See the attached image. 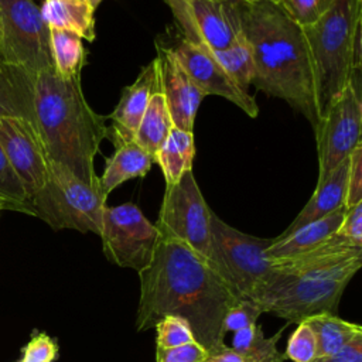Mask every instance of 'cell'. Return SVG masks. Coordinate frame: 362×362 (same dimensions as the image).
<instances>
[{"label": "cell", "mask_w": 362, "mask_h": 362, "mask_svg": "<svg viewBox=\"0 0 362 362\" xmlns=\"http://www.w3.org/2000/svg\"><path fill=\"white\" fill-rule=\"evenodd\" d=\"M136 331H147L165 315L188 321L195 341L209 355L223 349L222 321L240 298L212 264L184 242L160 235L150 264L139 272Z\"/></svg>", "instance_id": "6da1fadb"}, {"label": "cell", "mask_w": 362, "mask_h": 362, "mask_svg": "<svg viewBox=\"0 0 362 362\" xmlns=\"http://www.w3.org/2000/svg\"><path fill=\"white\" fill-rule=\"evenodd\" d=\"M233 10L253 54L252 85L286 100L315 127L318 117L313 71L303 28L269 1L233 0Z\"/></svg>", "instance_id": "7a4b0ae2"}, {"label": "cell", "mask_w": 362, "mask_h": 362, "mask_svg": "<svg viewBox=\"0 0 362 362\" xmlns=\"http://www.w3.org/2000/svg\"><path fill=\"white\" fill-rule=\"evenodd\" d=\"M34 123L48 161L58 163L90 185H99L95 157L107 126L86 102L81 76L64 79L52 68L33 82Z\"/></svg>", "instance_id": "3957f363"}, {"label": "cell", "mask_w": 362, "mask_h": 362, "mask_svg": "<svg viewBox=\"0 0 362 362\" xmlns=\"http://www.w3.org/2000/svg\"><path fill=\"white\" fill-rule=\"evenodd\" d=\"M361 25L362 0H334L317 23L303 28L310 52L318 122L351 78L354 37Z\"/></svg>", "instance_id": "277c9868"}, {"label": "cell", "mask_w": 362, "mask_h": 362, "mask_svg": "<svg viewBox=\"0 0 362 362\" xmlns=\"http://www.w3.org/2000/svg\"><path fill=\"white\" fill-rule=\"evenodd\" d=\"M362 266V256L300 274H270L255 303L287 322H301L314 315H337L342 293Z\"/></svg>", "instance_id": "5b68a950"}, {"label": "cell", "mask_w": 362, "mask_h": 362, "mask_svg": "<svg viewBox=\"0 0 362 362\" xmlns=\"http://www.w3.org/2000/svg\"><path fill=\"white\" fill-rule=\"evenodd\" d=\"M106 199L100 185L86 184L64 165L49 161L48 181L28 198L27 215L42 219L55 230L99 235Z\"/></svg>", "instance_id": "8992f818"}, {"label": "cell", "mask_w": 362, "mask_h": 362, "mask_svg": "<svg viewBox=\"0 0 362 362\" xmlns=\"http://www.w3.org/2000/svg\"><path fill=\"white\" fill-rule=\"evenodd\" d=\"M272 239L247 235L211 214V264L229 288L245 300L255 301L272 274L266 255Z\"/></svg>", "instance_id": "52a82bcc"}, {"label": "cell", "mask_w": 362, "mask_h": 362, "mask_svg": "<svg viewBox=\"0 0 362 362\" xmlns=\"http://www.w3.org/2000/svg\"><path fill=\"white\" fill-rule=\"evenodd\" d=\"M0 57L35 76L52 68L49 27L33 0H0Z\"/></svg>", "instance_id": "ba28073f"}, {"label": "cell", "mask_w": 362, "mask_h": 362, "mask_svg": "<svg viewBox=\"0 0 362 362\" xmlns=\"http://www.w3.org/2000/svg\"><path fill=\"white\" fill-rule=\"evenodd\" d=\"M361 69H352L341 95L314 127L318 153L317 182L346 160L361 143L362 124Z\"/></svg>", "instance_id": "9c48e42d"}, {"label": "cell", "mask_w": 362, "mask_h": 362, "mask_svg": "<svg viewBox=\"0 0 362 362\" xmlns=\"http://www.w3.org/2000/svg\"><path fill=\"white\" fill-rule=\"evenodd\" d=\"M211 214L194 173L189 170L175 184L165 185L154 225L160 235L184 242L211 263Z\"/></svg>", "instance_id": "30bf717a"}, {"label": "cell", "mask_w": 362, "mask_h": 362, "mask_svg": "<svg viewBox=\"0 0 362 362\" xmlns=\"http://www.w3.org/2000/svg\"><path fill=\"white\" fill-rule=\"evenodd\" d=\"M99 236L110 263L139 273L150 264L160 233L136 204L126 202L105 206Z\"/></svg>", "instance_id": "8fae6325"}, {"label": "cell", "mask_w": 362, "mask_h": 362, "mask_svg": "<svg viewBox=\"0 0 362 362\" xmlns=\"http://www.w3.org/2000/svg\"><path fill=\"white\" fill-rule=\"evenodd\" d=\"M185 40L209 49H223L238 33L233 0H164Z\"/></svg>", "instance_id": "7c38bea8"}, {"label": "cell", "mask_w": 362, "mask_h": 362, "mask_svg": "<svg viewBox=\"0 0 362 362\" xmlns=\"http://www.w3.org/2000/svg\"><path fill=\"white\" fill-rule=\"evenodd\" d=\"M0 147L28 198L45 185L49 161L38 132L28 120L16 116L0 117Z\"/></svg>", "instance_id": "4fadbf2b"}, {"label": "cell", "mask_w": 362, "mask_h": 362, "mask_svg": "<svg viewBox=\"0 0 362 362\" xmlns=\"http://www.w3.org/2000/svg\"><path fill=\"white\" fill-rule=\"evenodd\" d=\"M170 49L205 96H221L236 105L250 117L259 115V106L255 98L250 96L247 90L240 89L228 76L212 58L206 47L181 38L177 45L170 47Z\"/></svg>", "instance_id": "5bb4252c"}, {"label": "cell", "mask_w": 362, "mask_h": 362, "mask_svg": "<svg viewBox=\"0 0 362 362\" xmlns=\"http://www.w3.org/2000/svg\"><path fill=\"white\" fill-rule=\"evenodd\" d=\"M154 62L157 85L164 96L173 126L185 132H194L195 116L205 95L194 83L170 48L157 44Z\"/></svg>", "instance_id": "9a60e30c"}, {"label": "cell", "mask_w": 362, "mask_h": 362, "mask_svg": "<svg viewBox=\"0 0 362 362\" xmlns=\"http://www.w3.org/2000/svg\"><path fill=\"white\" fill-rule=\"evenodd\" d=\"M156 88L157 71L153 59L140 71L136 81L123 89L120 100L110 115L112 126L107 127L106 139H110L113 146L134 141L136 130Z\"/></svg>", "instance_id": "2e32d148"}, {"label": "cell", "mask_w": 362, "mask_h": 362, "mask_svg": "<svg viewBox=\"0 0 362 362\" xmlns=\"http://www.w3.org/2000/svg\"><path fill=\"white\" fill-rule=\"evenodd\" d=\"M349 171V157L338 164L322 181L317 182L315 191L303 206L298 215L291 221V223L277 236L283 238L296 229L321 219L341 208H345L346 198V181Z\"/></svg>", "instance_id": "e0dca14e"}, {"label": "cell", "mask_w": 362, "mask_h": 362, "mask_svg": "<svg viewBox=\"0 0 362 362\" xmlns=\"http://www.w3.org/2000/svg\"><path fill=\"white\" fill-rule=\"evenodd\" d=\"M345 208H341L321 219L310 222L283 238H273L266 250L270 259H287L313 250L327 242L341 225Z\"/></svg>", "instance_id": "ac0fdd59"}, {"label": "cell", "mask_w": 362, "mask_h": 362, "mask_svg": "<svg viewBox=\"0 0 362 362\" xmlns=\"http://www.w3.org/2000/svg\"><path fill=\"white\" fill-rule=\"evenodd\" d=\"M34 78L25 69L11 65L0 57V117H23L35 127L33 110Z\"/></svg>", "instance_id": "d6986e66"}, {"label": "cell", "mask_w": 362, "mask_h": 362, "mask_svg": "<svg viewBox=\"0 0 362 362\" xmlns=\"http://www.w3.org/2000/svg\"><path fill=\"white\" fill-rule=\"evenodd\" d=\"M154 163L153 156L144 151L136 141L115 146V153L106 160L99 185L105 197L127 180L144 177Z\"/></svg>", "instance_id": "ffe728a7"}, {"label": "cell", "mask_w": 362, "mask_h": 362, "mask_svg": "<svg viewBox=\"0 0 362 362\" xmlns=\"http://www.w3.org/2000/svg\"><path fill=\"white\" fill-rule=\"evenodd\" d=\"M42 20L49 28H61L95 41V10L89 0H44L40 7Z\"/></svg>", "instance_id": "44dd1931"}, {"label": "cell", "mask_w": 362, "mask_h": 362, "mask_svg": "<svg viewBox=\"0 0 362 362\" xmlns=\"http://www.w3.org/2000/svg\"><path fill=\"white\" fill-rule=\"evenodd\" d=\"M194 157V132L173 127L161 147L154 154V163L160 165L165 185H171L180 181L185 171L192 170Z\"/></svg>", "instance_id": "7402d4cb"}, {"label": "cell", "mask_w": 362, "mask_h": 362, "mask_svg": "<svg viewBox=\"0 0 362 362\" xmlns=\"http://www.w3.org/2000/svg\"><path fill=\"white\" fill-rule=\"evenodd\" d=\"M173 127V120L167 109L164 96L157 85L147 105V109L139 123L134 134V141L154 158V154L161 147Z\"/></svg>", "instance_id": "603a6c76"}, {"label": "cell", "mask_w": 362, "mask_h": 362, "mask_svg": "<svg viewBox=\"0 0 362 362\" xmlns=\"http://www.w3.org/2000/svg\"><path fill=\"white\" fill-rule=\"evenodd\" d=\"M49 49L57 75L64 79L81 76L86 64V49L79 35L61 28H49Z\"/></svg>", "instance_id": "cb8c5ba5"}, {"label": "cell", "mask_w": 362, "mask_h": 362, "mask_svg": "<svg viewBox=\"0 0 362 362\" xmlns=\"http://www.w3.org/2000/svg\"><path fill=\"white\" fill-rule=\"evenodd\" d=\"M212 58L228 74V76L243 90H247L255 78V62L252 48L238 27L232 44L223 49H209Z\"/></svg>", "instance_id": "d4e9b609"}, {"label": "cell", "mask_w": 362, "mask_h": 362, "mask_svg": "<svg viewBox=\"0 0 362 362\" xmlns=\"http://www.w3.org/2000/svg\"><path fill=\"white\" fill-rule=\"evenodd\" d=\"M315 337L318 345V356L337 352L358 337H362V327L339 318L332 314H320L305 320Z\"/></svg>", "instance_id": "484cf974"}, {"label": "cell", "mask_w": 362, "mask_h": 362, "mask_svg": "<svg viewBox=\"0 0 362 362\" xmlns=\"http://www.w3.org/2000/svg\"><path fill=\"white\" fill-rule=\"evenodd\" d=\"M283 329L267 338L257 324L249 325L233 332L230 348L255 362H284L286 355L277 349V341L283 335Z\"/></svg>", "instance_id": "4316f807"}, {"label": "cell", "mask_w": 362, "mask_h": 362, "mask_svg": "<svg viewBox=\"0 0 362 362\" xmlns=\"http://www.w3.org/2000/svg\"><path fill=\"white\" fill-rule=\"evenodd\" d=\"M0 198L6 201L11 211H18L27 214L28 195L10 167L1 147H0Z\"/></svg>", "instance_id": "83f0119b"}, {"label": "cell", "mask_w": 362, "mask_h": 362, "mask_svg": "<svg viewBox=\"0 0 362 362\" xmlns=\"http://www.w3.org/2000/svg\"><path fill=\"white\" fill-rule=\"evenodd\" d=\"M284 355L293 362H314L318 356L317 337L307 321L297 324L288 338Z\"/></svg>", "instance_id": "f1b7e54d"}, {"label": "cell", "mask_w": 362, "mask_h": 362, "mask_svg": "<svg viewBox=\"0 0 362 362\" xmlns=\"http://www.w3.org/2000/svg\"><path fill=\"white\" fill-rule=\"evenodd\" d=\"M154 329L157 348H173L195 341L188 321L181 317L165 315L154 325Z\"/></svg>", "instance_id": "f546056e"}, {"label": "cell", "mask_w": 362, "mask_h": 362, "mask_svg": "<svg viewBox=\"0 0 362 362\" xmlns=\"http://www.w3.org/2000/svg\"><path fill=\"white\" fill-rule=\"evenodd\" d=\"M334 0H280V10L301 28L317 23Z\"/></svg>", "instance_id": "4dcf8cb0"}, {"label": "cell", "mask_w": 362, "mask_h": 362, "mask_svg": "<svg viewBox=\"0 0 362 362\" xmlns=\"http://www.w3.org/2000/svg\"><path fill=\"white\" fill-rule=\"evenodd\" d=\"M262 314L263 311L255 301L240 298L225 313L222 321V331L226 335V332H235L249 325H253L257 322V318Z\"/></svg>", "instance_id": "1f68e13d"}, {"label": "cell", "mask_w": 362, "mask_h": 362, "mask_svg": "<svg viewBox=\"0 0 362 362\" xmlns=\"http://www.w3.org/2000/svg\"><path fill=\"white\" fill-rule=\"evenodd\" d=\"M208 351L197 341L173 348L156 346V362H205Z\"/></svg>", "instance_id": "d6a6232c"}, {"label": "cell", "mask_w": 362, "mask_h": 362, "mask_svg": "<svg viewBox=\"0 0 362 362\" xmlns=\"http://www.w3.org/2000/svg\"><path fill=\"white\" fill-rule=\"evenodd\" d=\"M58 355L57 342L47 334H35L23 349L20 362H54Z\"/></svg>", "instance_id": "836d02e7"}, {"label": "cell", "mask_w": 362, "mask_h": 362, "mask_svg": "<svg viewBox=\"0 0 362 362\" xmlns=\"http://www.w3.org/2000/svg\"><path fill=\"white\" fill-rule=\"evenodd\" d=\"M362 202V141L349 156V171L346 181L345 208Z\"/></svg>", "instance_id": "e575fe53"}, {"label": "cell", "mask_w": 362, "mask_h": 362, "mask_svg": "<svg viewBox=\"0 0 362 362\" xmlns=\"http://www.w3.org/2000/svg\"><path fill=\"white\" fill-rule=\"evenodd\" d=\"M335 235L349 240L356 246H362V202L345 208L344 218Z\"/></svg>", "instance_id": "d590c367"}, {"label": "cell", "mask_w": 362, "mask_h": 362, "mask_svg": "<svg viewBox=\"0 0 362 362\" xmlns=\"http://www.w3.org/2000/svg\"><path fill=\"white\" fill-rule=\"evenodd\" d=\"M314 362H362V337L355 338L334 354L317 356Z\"/></svg>", "instance_id": "8d00e7d4"}, {"label": "cell", "mask_w": 362, "mask_h": 362, "mask_svg": "<svg viewBox=\"0 0 362 362\" xmlns=\"http://www.w3.org/2000/svg\"><path fill=\"white\" fill-rule=\"evenodd\" d=\"M205 362H255V361L233 351L230 346L226 345L223 349L209 355Z\"/></svg>", "instance_id": "74e56055"}, {"label": "cell", "mask_w": 362, "mask_h": 362, "mask_svg": "<svg viewBox=\"0 0 362 362\" xmlns=\"http://www.w3.org/2000/svg\"><path fill=\"white\" fill-rule=\"evenodd\" d=\"M102 1H103V0H89V3H90V6L93 7V10H96L98 6H99Z\"/></svg>", "instance_id": "f35d334b"}, {"label": "cell", "mask_w": 362, "mask_h": 362, "mask_svg": "<svg viewBox=\"0 0 362 362\" xmlns=\"http://www.w3.org/2000/svg\"><path fill=\"white\" fill-rule=\"evenodd\" d=\"M3 209H10V206H8V204L6 201H3L0 198V211H3Z\"/></svg>", "instance_id": "ab89813d"}, {"label": "cell", "mask_w": 362, "mask_h": 362, "mask_svg": "<svg viewBox=\"0 0 362 362\" xmlns=\"http://www.w3.org/2000/svg\"><path fill=\"white\" fill-rule=\"evenodd\" d=\"M252 1H269V3H273V4H277L280 0H252Z\"/></svg>", "instance_id": "60d3db41"}, {"label": "cell", "mask_w": 362, "mask_h": 362, "mask_svg": "<svg viewBox=\"0 0 362 362\" xmlns=\"http://www.w3.org/2000/svg\"><path fill=\"white\" fill-rule=\"evenodd\" d=\"M240 1H252V0H240Z\"/></svg>", "instance_id": "b9f144b4"}, {"label": "cell", "mask_w": 362, "mask_h": 362, "mask_svg": "<svg viewBox=\"0 0 362 362\" xmlns=\"http://www.w3.org/2000/svg\"><path fill=\"white\" fill-rule=\"evenodd\" d=\"M0 40H1V33H0Z\"/></svg>", "instance_id": "7bdbcfd3"}]
</instances>
